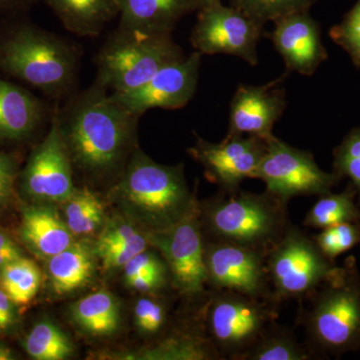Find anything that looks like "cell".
Wrapping results in <instances>:
<instances>
[{"instance_id":"obj_1","label":"cell","mask_w":360,"mask_h":360,"mask_svg":"<svg viewBox=\"0 0 360 360\" xmlns=\"http://www.w3.org/2000/svg\"><path fill=\"white\" fill-rule=\"evenodd\" d=\"M56 113L73 165L96 176L124 170L141 115L115 101L96 80L56 108Z\"/></svg>"},{"instance_id":"obj_2","label":"cell","mask_w":360,"mask_h":360,"mask_svg":"<svg viewBox=\"0 0 360 360\" xmlns=\"http://www.w3.org/2000/svg\"><path fill=\"white\" fill-rule=\"evenodd\" d=\"M0 25V72L32 85L54 101L77 92L82 51L70 39L20 15Z\"/></svg>"},{"instance_id":"obj_3","label":"cell","mask_w":360,"mask_h":360,"mask_svg":"<svg viewBox=\"0 0 360 360\" xmlns=\"http://www.w3.org/2000/svg\"><path fill=\"white\" fill-rule=\"evenodd\" d=\"M112 191L149 232L169 229L198 206L182 165H160L139 149L130 156Z\"/></svg>"},{"instance_id":"obj_4","label":"cell","mask_w":360,"mask_h":360,"mask_svg":"<svg viewBox=\"0 0 360 360\" xmlns=\"http://www.w3.org/2000/svg\"><path fill=\"white\" fill-rule=\"evenodd\" d=\"M201 229L210 241L269 252L290 225L288 203L265 191H236L198 205Z\"/></svg>"},{"instance_id":"obj_5","label":"cell","mask_w":360,"mask_h":360,"mask_svg":"<svg viewBox=\"0 0 360 360\" xmlns=\"http://www.w3.org/2000/svg\"><path fill=\"white\" fill-rule=\"evenodd\" d=\"M304 298L303 326L316 349L341 355L360 349V274L354 257Z\"/></svg>"},{"instance_id":"obj_6","label":"cell","mask_w":360,"mask_h":360,"mask_svg":"<svg viewBox=\"0 0 360 360\" xmlns=\"http://www.w3.org/2000/svg\"><path fill=\"white\" fill-rule=\"evenodd\" d=\"M184 58L172 33L144 32L117 26L97 53L96 82L111 94L131 91L165 65Z\"/></svg>"},{"instance_id":"obj_7","label":"cell","mask_w":360,"mask_h":360,"mask_svg":"<svg viewBox=\"0 0 360 360\" xmlns=\"http://www.w3.org/2000/svg\"><path fill=\"white\" fill-rule=\"evenodd\" d=\"M272 304L231 292L214 290L206 310L210 341L221 359H239L274 326Z\"/></svg>"},{"instance_id":"obj_8","label":"cell","mask_w":360,"mask_h":360,"mask_svg":"<svg viewBox=\"0 0 360 360\" xmlns=\"http://www.w3.org/2000/svg\"><path fill=\"white\" fill-rule=\"evenodd\" d=\"M274 302L303 298L314 292L335 269L314 239L290 225L266 255Z\"/></svg>"},{"instance_id":"obj_9","label":"cell","mask_w":360,"mask_h":360,"mask_svg":"<svg viewBox=\"0 0 360 360\" xmlns=\"http://www.w3.org/2000/svg\"><path fill=\"white\" fill-rule=\"evenodd\" d=\"M255 179L264 182L265 191L288 203L295 196L331 193L338 175L322 170L311 153L293 148L274 135L266 141Z\"/></svg>"},{"instance_id":"obj_10","label":"cell","mask_w":360,"mask_h":360,"mask_svg":"<svg viewBox=\"0 0 360 360\" xmlns=\"http://www.w3.org/2000/svg\"><path fill=\"white\" fill-rule=\"evenodd\" d=\"M264 25L222 1L198 11L191 44L201 54H229L258 65L257 45Z\"/></svg>"},{"instance_id":"obj_11","label":"cell","mask_w":360,"mask_h":360,"mask_svg":"<svg viewBox=\"0 0 360 360\" xmlns=\"http://www.w3.org/2000/svg\"><path fill=\"white\" fill-rule=\"evenodd\" d=\"M146 236L165 258L172 285L180 295L188 297L205 295L208 284L198 206L169 229L148 232Z\"/></svg>"},{"instance_id":"obj_12","label":"cell","mask_w":360,"mask_h":360,"mask_svg":"<svg viewBox=\"0 0 360 360\" xmlns=\"http://www.w3.org/2000/svg\"><path fill=\"white\" fill-rule=\"evenodd\" d=\"M264 251L231 243L205 241L207 284L213 290L231 291L274 302Z\"/></svg>"},{"instance_id":"obj_13","label":"cell","mask_w":360,"mask_h":360,"mask_svg":"<svg viewBox=\"0 0 360 360\" xmlns=\"http://www.w3.org/2000/svg\"><path fill=\"white\" fill-rule=\"evenodd\" d=\"M21 182L30 198L44 202L65 203L77 191L72 161L59 129L56 108L49 132L30 155Z\"/></svg>"},{"instance_id":"obj_14","label":"cell","mask_w":360,"mask_h":360,"mask_svg":"<svg viewBox=\"0 0 360 360\" xmlns=\"http://www.w3.org/2000/svg\"><path fill=\"white\" fill-rule=\"evenodd\" d=\"M202 54L189 56L161 68L148 82L131 91L111 94L132 112L143 115L153 108L179 110L193 99L198 89Z\"/></svg>"},{"instance_id":"obj_15","label":"cell","mask_w":360,"mask_h":360,"mask_svg":"<svg viewBox=\"0 0 360 360\" xmlns=\"http://www.w3.org/2000/svg\"><path fill=\"white\" fill-rule=\"evenodd\" d=\"M266 141L255 136H227L219 143L198 139L189 153L205 167L206 177L222 193L238 191L241 182L255 179Z\"/></svg>"},{"instance_id":"obj_16","label":"cell","mask_w":360,"mask_h":360,"mask_svg":"<svg viewBox=\"0 0 360 360\" xmlns=\"http://www.w3.org/2000/svg\"><path fill=\"white\" fill-rule=\"evenodd\" d=\"M288 72L269 84L253 86L240 84L232 97L227 136H255L269 141L272 129L286 106L281 84Z\"/></svg>"},{"instance_id":"obj_17","label":"cell","mask_w":360,"mask_h":360,"mask_svg":"<svg viewBox=\"0 0 360 360\" xmlns=\"http://www.w3.org/2000/svg\"><path fill=\"white\" fill-rule=\"evenodd\" d=\"M274 22L269 37L283 56L286 71L311 75L326 58L319 23L309 11L290 14Z\"/></svg>"},{"instance_id":"obj_18","label":"cell","mask_w":360,"mask_h":360,"mask_svg":"<svg viewBox=\"0 0 360 360\" xmlns=\"http://www.w3.org/2000/svg\"><path fill=\"white\" fill-rule=\"evenodd\" d=\"M53 112L25 87L0 77V141L30 139Z\"/></svg>"},{"instance_id":"obj_19","label":"cell","mask_w":360,"mask_h":360,"mask_svg":"<svg viewBox=\"0 0 360 360\" xmlns=\"http://www.w3.org/2000/svg\"><path fill=\"white\" fill-rule=\"evenodd\" d=\"M118 26L151 33H172L182 18L198 11L194 0H118Z\"/></svg>"},{"instance_id":"obj_20","label":"cell","mask_w":360,"mask_h":360,"mask_svg":"<svg viewBox=\"0 0 360 360\" xmlns=\"http://www.w3.org/2000/svg\"><path fill=\"white\" fill-rule=\"evenodd\" d=\"M20 236L33 252L49 258L75 243V234L58 212L46 206L30 207L23 212Z\"/></svg>"},{"instance_id":"obj_21","label":"cell","mask_w":360,"mask_h":360,"mask_svg":"<svg viewBox=\"0 0 360 360\" xmlns=\"http://www.w3.org/2000/svg\"><path fill=\"white\" fill-rule=\"evenodd\" d=\"M58 16L66 30L82 37L101 34L118 18V0H42Z\"/></svg>"},{"instance_id":"obj_22","label":"cell","mask_w":360,"mask_h":360,"mask_svg":"<svg viewBox=\"0 0 360 360\" xmlns=\"http://www.w3.org/2000/svg\"><path fill=\"white\" fill-rule=\"evenodd\" d=\"M96 248L87 241H75L49 259L51 288L56 295H70L84 288L94 277Z\"/></svg>"},{"instance_id":"obj_23","label":"cell","mask_w":360,"mask_h":360,"mask_svg":"<svg viewBox=\"0 0 360 360\" xmlns=\"http://www.w3.org/2000/svg\"><path fill=\"white\" fill-rule=\"evenodd\" d=\"M72 316L80 328L92 335H111L120 328V307L108 291H97L82 298L73 305Z\"/></svg>"},{"instance_id":"obj_24","label":"cell","mask_w":360,"mask_h":360,"mask_svg":"<svg viewBox=\"0 0 360 360\" xmlns=\"http://www.w3.org/2000/svg\"><path fill=\"white\" fill-rule=\"evenodd\" d=\"M356 193L352 187L341 193L321 195L307 212L303 225L324 229L345 222L360 221V210L354 202Z\"/></svg>"},{"instance_id":"obj_25","label":"cell","mask_w":360,"mask_h":360,"mask_svg":"<svg viewBox=\"0 0 360 360\" xmlns=\"http://www.w3.org/2000/svg\"><path fill=\"white\" fill-rule=\"evenodd\" d=\"M65 224L75 236H90L103 224V202L87 187L77 188L65 202Z\"/></svg>"},{"instance_id":"obj_26","label":"cell","mask_w":360,"mask_h":360,"mask_svg":"<svg viewBox=\"0 0 360 360\" xmlns=\"http://www.w3.org/2000/svg\"><path fill=\"white\" fill-rule=\"evenodd\" d=\"M137 359H219L217 350L207 338L174 335L165 338L155 347L144 349Z\"/></svg>"},{"instance_id":"obj_27","label":"cell","mask_w":360,"mask_h":360,"mask_svg":"<svg viewBox=\"0 0 360 360\" xmlns=\"http://www.w3.org/2000/svg\"><path fill=\"white\" fill-rule=\"evenodd\" d=\"M312 354L288 331L270 326L241 360H307Z\"/></svg>"},{"instance_id":"obj_28","label":"cell","mask_w":360,"mask_h":360,"mask_svg":"<svg viewBox=\"0 0 360 360\" xmlns=\"http://www.w3.org/2000/svg\"><path fill=\"white\" fill-rule=\"evenodd\" d=\"M26 352L37 360H63L75 352L70 338L49 321L37 323L25 341Z\"/></svg>"},{"instance_id":"obj_29","label":"cell","mask_w":360,"mask_h":360,"mask_svg":"<svg viewBox=\"0 0 360 360\" xmlns=\"http://www.w3.org/2000/svg\"><path fill=\"white\" fill-rule=\"evenodd\" d=\"M40 284L41 272L28 258L21 257L1 269V288L15 304L32 302Z\"/></svg>"},{"instance_id":"obj_30","label":"cell","mask_w":360,"mask_h":360,"mask_svg":"<svg viewBox=\"0 0 360 360\" xmlns=\"http://www.w3.org/2000/svg\"><path fill=\"white\" fill-rule=\"evenodd\" d=\"M319 0H229L231 6L262 25L290 14L309 11Z\"/></svg>"},{"instance_id":"obj_31","label":"cell","mask_w":360,"mask_h":360,"mask_svg":"<svg viewBox=\"0 0 360 360\" xmlns=\"http://www.w3.org/2000/svg\"><path fill=\"white\" fill-rule=\"evenodd\" d=\"M321 252L333 260L360 243V221L333 225L314 238Z\"/></svg>"},{"instance_id":"obj_32","label":"cell","mask_w":360,"mask_h":360,"mask_svg":"<svg viewBox=\"0 0 360 360\" xmlns=\"http://www.w3.org/2000/svg\"><path fill=\"white\" fill-rule=\"evenodd\" d=\"M335 168L336 174L352 180L360 198V129L352 131L335 149Z\"/></svg>"},{"instance_id":"obj_33","label":"cell","mask_w":360,"mask_h":360,"mask_svg":"<svg viewBox=\"0 0 360 360\" xmlns=\"http://www.w3.org/2000/svg\"><path fill=\"white\" fill-rule=\"evenodd\" d=\"M124 271V279L129 278L137 274H146L160 281V283L167 285L168 281H172L169 269L162 255L155 252H151L148 250L142 251L135 255L123 267Z\"/></svg>"},{"instance_id":"obj_34","label":"cell","mask_w":360,"mask_h":360,"mask_svg":"<svg viewBox=\"0 0 360 360\" xmlns=\"http://www.w3.org/2000/svg\"><path fill=\"white\" fill-rule=\"evenodd\" d=\"M137 328L146 335H158L165 328L167 319L165 305L153 298H141L134 307Z\"/></svg>"},{"instance_id":"obj_35","label":"cell","mask_w":360,"mask_h":360,"mask_svg":"<svg viewBox=\"0 0 360 360\" xmlns=\"http://www.w3.org/2000/svg\"><path fill=\"white\" fill-rule=\"evenodd\" d=\"M331 35L360 65V0L343 22L333 28Z\"/></svg>"},{"instance_id":"obj_36","label":"cell","mask_w":360,"mask_h":360,"mask_svg":"<svg viewBox=\"0 0 360 360\" xmlns=\"http://www.w3.org/2000/svg\"><path fill=\"white\" fill-rule=\"evenodd\" d=\"M149 241L148 236L141 234V236L129 241V243H123V245L115 246L110 250H106L99 252L98 257L103 260L104 267L106 269H123L124 265L132 259L135 255L148 250Z\"/></svg>"},{"instance_id":"obj_37","label":"cell","mask_w":360,"mask_h":360,"mask_svg":"<svg viewBox=\"0 0 360 360\" xmlns=\"http://www.w3.org/2000/svg\"><path fill=\"white\" fill-rule=\"evenodd\" d=\"M141 232L124 221V220L113 219L110 224L106 225L103 229V233L99 236L96 245V252L98 255L101 251L110 250L115 246L123 245V243H129L134 239L141 236Z\"/></svg>"},{"instance_id":"obj_38","label":"cell","mask_w":360,"mask_h":360,"mask_svg":"<svg viewBox=\"0 0 360 360\" xmlns=\"http://www.w3.org/2000/svg\"><path fill=\"white\" fill-rule=\"evenodd\" d=\"M18 174V163L13 156L0 151V207L13 196Z\"/></svg>"},{"instance_id":"obj_39","label":"cell","mask_w":360,"mask_h":360,"mask_svg":"<svg viewBox=\"0 0 360 360\" xmlns=\"http://www.w3.org/2000/svg\"><path fill=\"white\" fill-rule=\"evenodd\" d=\"M13 300L0 288V333L9 330L16 321L15 307Z\"/></svg>"},{"instance_id":"obj_40","label":"cell","mask_w":360,"mask_h":360,"mask_svg":"<svg viewBox=\"0 0 360 360\" xmlns=\"http://www.w3.org/2000/svg\"><path fill=\"white\" fill-rule=\"evenodd\" d=\"M22 257V251L9 236L0 231V270L7 264L20 259Z\"/></svg>"},{"instance_id":"obj_41","label":"cell","mask_w":360,"mask_h":360,"mask_svg":"<svg viewBox=\"0 0 360 360\" xmlns=\"http://www.w3.org/2000/svg\"><path fill=\"white\" fill-rule=\"evenodd\" d=\"M35 1L37 0H0V18L25 14Z\"/></svg>"},{"instance_id":"obj_42","label":"cell","mask_w":360,"mask_h":360,"mask_svg":"<svg viewBox=\"0 0 360 360\" xmlns=\"http://www.w3.org/2000/svg\"><path fill=\"white\" fill-rule=\"evenodd\" d=\"M14 355L13 352L6 345H0V360H13Z\"/></svg>"},{"instance_id":"obj_43","label":"cell","mask_w":360,"mask_h":360,"mask_svg":"<svg viewBox=\"0 0 360 360\" xmlns=\"http://www.w3.org/2000/svg\"><path fill=\"white\" fill-rule=\"evenodd\" d=\"M194 1H195L196 6L198 7V11H200V9L203 8V7L212 6V4L220 2L221 0H194Z\"/></svg>"},{"instance_id":"obj_44","label":"cell","mask_w":360,"mask_h":360,"mask_svg":"<svg viewBox=\"0 0 360 360\" xmlns=\"http://www.w3.org/2000/svg\"><path fill=\"white\" fill-rule=\"evenodd\" d=\"M0 288H1V270H0Z\"/></svg>"}]
</instances>
